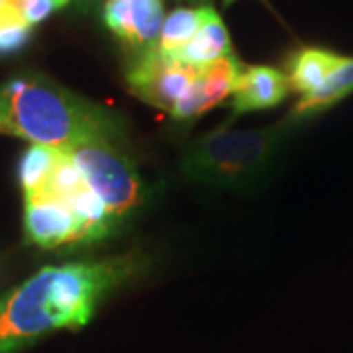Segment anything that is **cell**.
Returning a JSON list of instances; mask_svg holds the SVG:
<instances>
[{"label":"cell","mask_w":353,"mask_h":353,"mask_svg":"<svg viewBox=\"0 0 353 353\" xmlns=\"http://www.w3.org/2000/svg\"><path fill=\"white\" fill-rule=\"evenodd\" d=\"M232 53H234V46H232L226 24L222 22L214 6H210L194 38L190 39L173 59L190 67H204V65L214 63L218 59H224Z\"/></svg>","instance_id":"12"},{"label":"cell","mask_w":353,"mask_h":353,"mask_svg":"<svg viewBox=\"0 0 353 353\" xmlns=\"http://www.w3.org/2000/svg\"><path fill=\"white\" fill-rule=\"evenodd\" d=\"M283 120L269 128H218L185 150L179 167L192 185L222 190H248L263 181L292 132Z\"/></svg>","instance_id":"3"},{"label":"cell","mask_w":353,"mask_h":353,"mask_svg":"<svg viewBox=\"0 0 353 353\" xmlns=\"http://www.w3.org/2000/svg\"><path fill=\"white\" fill-rule=\"evenodd\" d=\"M59 153L61 150L48 148V145H30L26 150L18 165V181L24 194L36 192L48 181Z\"/></svg>","instance_id":"14"},{"label":"cell","mask_w":353,"mask_h":353,"mask_svg":"<svg viewBox=\"0 0 353 353\" xmlns=\"http://www.w3.org/2000/svg\"><path fill=\"white\" fill-rule=\"evenodd\" d=\"M102 22L134 55L155 48L165 22L163 0H104Z\"/></svg>","instance_id":"7"},{"label":"cell","mask_w":353,"mask_h":353,"mask_svg":"<svg viewBox=\"0 0 353 353\" xmlns=\"http://www.w3.org/2000/svg\"><path fill=\"white\" fill-rule=\"evenodd\" d=\"M345 59L338 51L320 48V46H303L290 53L287 61V79L290 90L301 97L312 94L324 85L330 73Z\"/></svg>","instance_id":"10"},{"label":"cell","mask_w":353,"mask_h":353,"mask_svg":"<svg viewBox=\"0 0 353 353\" xmlns=\"http://www.w3.org/2000/svg\"><path fill=\"white\" fill-rule=\"evenodd\" d=\"M138 269L134 255L41 267L0 296V353L24 352L57 330L85 328Z\"/></svg>","instance_id":"1"},{"label":"cell","mask_w":353,"mask_h":353,"mask_svg":"<svg viewBox=\"0 0 353 353\" xmlns=\"http://www.w3.org/2000/svg\"><path fill=\"white\" fill-rule=\"evenodd\" d=\"M26 240L41 250L90 245V238L73 204L50 192L24 194Z\"/></svg>","instance_id":"6"},{"label":"cell","mask_w":353,"mask_h":353,"mask_svg":"<svg viewBox=\"0 0 353 353\" xmlns=\"http://www.w3.org/2000/svg\"><path fill=\"white\" fill-rule=\"evenodd\" d=\"M190 2H206L208 4V0H190Z\"/></svg>","instance_id":"19"},{"label":"cell","mask_w":353,"mask_h":353,"mask_svg":"<svg viewBox=\"0 0 353 353\" xmlns=\"http://www.w3.org/2000/svg\"><path fill=\"white\" fill-rule=\"evenodd\" d=\"M14 4L18 6L26 22L36 28L41 22H46L50 16L73 4V0H14Z\"/></svg>","instance_id":"16"},{"label":"cell","mask_w":353,"mask_h":353,"mask_svg":"<svg viewBox=\"0 0 353 353\" xmlns=\"http://www.w3.org/2000/svg\"><path fill=\"white\" fill-rule=\"evenodd\" d=\"M210 6L212 4H201V6H192V8L179 6L171 14H167L159 39L155 43V50L165 57L173 59L176 53L194 38V34L199 32Z\"/></svg>","instance_id":"13"},{"label":"cell","mask_w":353,"mask_h":353,"mask_svg":"<svg viewBox=\"0 0 353 353\" xmlns=\"http://www.w3.org/2000/svg\"><path fill=\"white\" fill-rule=\"evenodd\" d=\"M0 4H2V0H0Z\"/></svg>","instance_id":"20"},{"label":"cell","mask_w":353,"mask_h":353,"mask_svg":"<svg viewBox=\"0 0 353 353\" xmlns=\"http://www.w3.org/2000/svg\"><path fill=\"white\" fill-rule=\"evenodd\" d=\"M67 153L118 226H124V222H130L141 210L148 199V187L120 141L90 139L67 150Z\"/></svg>","instance_id":"4"},{"label":"cell","mask_w":353,"mask_h":353,"mask_svg":"<svg viewBox=\"0 0 353 353\" xmlns=\"http://www.w3.org/2000/svg\"><path fill=\"white\" fill-rule=\"evenodd\" d=\"M34 28L26 22L14 0H2L0 4V57H10L28 48Z\"/></svg>","instance_id":"15"},{"label":"cell","mask_w":353,"mask_h":353,"mask_svg":"<svg viewBox=\"0 0 353 353\" xmlns=\"http://www.w3.org/2000/svg\"><path fill=\"white\" fill-rule=\"evenodd\" d=\"M234 2H238V0H222L224 6H230V4H234Z\"/></svg>","instance_id":"18"},{"label":"cell","mask_w":353,"mask_h":353,"mask_svg":"<svg viewBox=\"0 0 353 353\" xmlns=\"http://www.w3.org/2000/svg\"><path fill=\"white\" fill-rule=\"evenodd\" d=\"M353 94V57L345 55V59L341 61L330 77L324 81V85L314 90L312 94L301 97V101L296 102L290 108L289 116L285 118L292 126H296L299 122L310 120L318 114L328 112L330 108H334L336 104L345 101L347 97Z\"/></svg>","instance_id":"11"},{"label":"cell","mask_w":353,"mask_h":353,"mask_svg":"<svg viewBox=\"0 0 353 353\" xmlns=\"http://www.w3.org/2000/svg\"><path fill=\"white\" fill-rule=\"evenodd\" d=\"M73 2H75V4H79L83 10H90V8H92V6H94L99 0H73Z\"/></svg>","instance_id":"17"},{"label":"cell","mask_w":353,"mask_h":353,"mask_svg":"<svg viewBox=\"0 0 353 353\" xmlns=\"http://www.w3.org/2000/svg\"><path fill=\"white\" fill-rule=\"evenodd\" d=\"M241 69L243 63L236 57V53L228 55L224 59H218L214 63L199 67L194 88L185 104L176 110L173 120L189 124L201 118L202 114L216 108L218 104H222L228 97H232Z\"/></svg>","instance_id":"8"},{"label":"cell","mask_w":353,"mask_h":353,"mask_svg":"<svg viewBox=\"0 0 353 353\" xmlns=\"http://www.w3.org/2000/svg\"><path fill=\"white\" fill-rule=\"evenodd\" d=\"M289 92V79L281 69L271 65H243L232 92V112L243 116L275 108L287 101Z\"/></svg>","instance_id":"9"},{"label":"cell","mask_w":353,"mask_h":353,"mask_svg":"<svg viewBox=\"0 0 353 353\" xmlns=\"http://www.w3.org/2000/svg\"><path fill=\"white\" fill-rule=\"evenodd\" d=\"M0 134L67 152L90 139L122 141L124 122L48 75L26 71L0 85Z\"/></svg>","instance_id":"2"},{"label":"cell","mask_w":353,"mask_h":353,"mask_svg":"<svg viewBox=\"0 0 353 353\" xmlns=\"http://www.w3.org/2000/svg\"><path fill=\"white\" fill-rule=\"evenodd\" d=\"M196 75L199 67L165 57L153 48L134 57L126 69V83L139 101L173 118L190 97Z\"/></svg>","instance_id":"5"}]
</instances>
